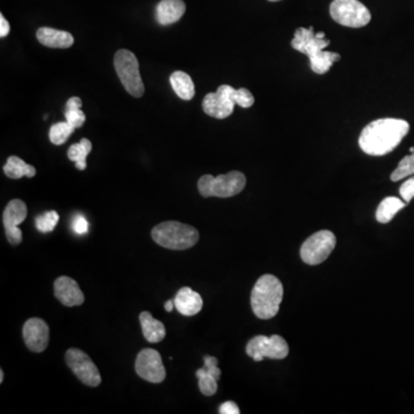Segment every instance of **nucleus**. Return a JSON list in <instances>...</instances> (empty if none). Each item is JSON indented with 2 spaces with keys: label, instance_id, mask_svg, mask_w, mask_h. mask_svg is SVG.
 Listing matches in <instances>:
<instances>
[{
  "label": "nucleus",
  "instance_id": "nucleus-1",
  "mask_svg": "<svg viewBox=\"0 0 414 414\" xmlns=\"http://www.w3.org/2000/svg\"><path fill=\"white\" fill-rule=\"evenodd\" d=\"M410 124L402 119H379L372 121L359 136V146L366 155H388L401 144L408 135Z\"/></svg>",
  "mask_w": 414,
  "mask_h": 414
},
{
  "label": "nucleus",
  "instance_id": "nucleus-2",
  "mask_svg": "<svg viewBox=\"0 0 414 414\" xmlns=\"http://www.w3.org/2000/svg\"><path fill=\"white\" fill-rule=\"evenodd\" d=\"M331 40L326 38L325 32H314V28H298L295 31L291 47L298 52L309 57L311 69L317 74H326L334 62L340 61L338 53L324 51L329 47Z\"/></svg>",
  "mask_w": 414,
  "mask_h": 414
},
{
  "label": "nucleus",
  "instance_id": "nucleus-3",
  "mask_svg": "<svg viewBox=\"0 0 414 414\" xmlns=\"http://www.w3.org/2000/svg\"><path fill=\"white\" fill-rule=\"evenodd\" d=\"M254 104V97L245 88L235 89L223 84L218 88L217 93H207L203 100V110L212 118L226 119L232 114L235 105L249 109Z\"/></svg>",
  "mask_w": 414,
  "mask_h": 414
},
{
  "label": "nucleus",
  "instance_id": "nucleus-4",
  "mask_svg": "<svg viewBox=\"0 0 414 414\" xmlns=\"http://www.w3.org/2000/svg\"><path fill=\"white\" fill-rule=\"evenodd\" d=\"M283 298V285L276 276L259 278L251 292V307L256 318L267 320L276 316Z\"/></svg>",
  "mask_w": 414,
  "mask_h": 414
},
{
  "label": "nucleus",
  "instance_id": "nucleus-5",
  "mask_svg": "<svg viewBox=\"0 0 414 414\" xmlns=\"http://www.w3.org/2000/svg\"><path fill=\"white\" fill-rule=\"evenodd\" d=\"M151 236L157 244L170 250H187L199 241L197 229L177 221L159 223L152 229Z\"/></svg>",
  "mask_w": 414,
  "mask_h": 414
},
{
  "label": "nucleus",
  "instance_id": "nucleus-6",
  "mask_svg": "<svg viewBox=\"0 0 414 414\" xmlns=\"http://www.w3.org/2000/svg\"><path fill=\"white\" fill-rule=\"evenodd\" d=\"M247 186L244 174L232 170L214 177L212 175H203L198 181V190L203 197L229 198L238 195Z\"/></svg>",
  "mask_w": 414,
  "mask_h": 414
},
{
  "label": "nucleus",
  "instance_id": "nucleus-7",
  "mask_svg": "<svg viewBox=\"0 0 414 414\" xmlns=\"http://www.w3.org/2000/svg\"><path fill=\"white\" fill-rule=\"evenodd\" d=\"M114 67L121 83L133 97H142L146 91L142 76L139 73V64L136 56L128 49H119L114 56Z\"/></svg>",
  "mask_w": 414,
  "mask_h": 414
},
{
  "label": "nucleus",
  "instance_id": "nucleus-8",
  "mask_svg": "<svg viewBox=\"0 0 414 414\" xmlns=\"http://www.w3.org/2000/svg\"><path fill=\"white\" fill-rule=\"evenodd\" d=\"M329 11L335 22L349 28H362L372 19L371 12L359 0H334Z\"/></svg>",
  "mask_w": 414,
  "mask_h": 414
},
{
  "label": "nucleus",
  "instance_id": "nucleus-9",
  "mask_svg": "<svg viewBox=\"0 0 414 414\" xmlns=\"http://www.w3.org/2000/svg\"><path fill=\"white\" fill-rule=\"evenodd\" d=\"M336 245V237L329 230L320 232L309 236L300 247V256L307 265H319L324 263Z\"/></svg>",
  "mask_w": 414,
  "mask_h": 414
},
{
  "label": "nucleus",
  "instance_id": "nucleus-10",
  "mask_svg": "<svg viewBox=\"0 0 414 414\" xmlns=\"http://www.w3.org/2000/svg\"><path fill=\"white\" fill-rule=\"evenodd\" d=\"M247 353L254 362H261L264 358L285 359L289 353L287 341L280 335L273 336L254 337L249 341L247 345Z\"/></svg>",
  "mask_w": 414,
  "mask_h": 414
},
{
  "label": "nucleus",
  "instance_id": "nucleus-11",
  "mask_svg": "<svg viewBox=\"0 0 414 414\" xmlns=\"http://www.w3.org/2000/svg\"><path fill=\"white\" fill-rule=\"evenodd\" d=\"M66 362L82 384L89 386H98L102 384L98 368L82 350L69 349L66 353Z\"/></svg>",
  "mask_w": 414,
  "mask_h": 414
},
{
  "label": "nucleus",
  "instance_id": "nucleus-12",
  "mask_svg": "<svg viewBox=\"0 0 414 414\" xmlns=\"http://www.w3.org/2000/svg\"><path fill=\"white\" fill-rule=\"evenodd\" d=\"M137 375L151 384H161L166 379V368L160 353L155 349H143L135 362Z\"/></svg>",
  "mask_w": 414,
  "mask_h": 414
},
{
  "label": "nucleus",
  "instance_id": "nucleus-13",
  "mask_svg": "<svg viewBox=\"0 0 414 414\" xmlns=\"http://www.w3.org/2000/svg\"><path fill=\"white\" fill-rule=\"evenodd\" d=\"M27 214V205L21 199H13L5 207L3 214L4 227L11 244L19 245L21 243L22 232L18 226L25 221Z\"/></svg>",
  "mask_w": 414,
  "mask_h": 414
},
{
  "label": "nucleus",
  "instance_id": "nucleus-14",
  "mask_svg": "<svg viewBox=\"0 0 414 414\" xmlns=\"http://www.w3.org/2000/svg\"><path fill=\"white\" fill-rule=\"evenodd\" d=\"M22 335H23L25 345L32 353H43L49 345V326L42 319L31 318L27 320L23 325Z\"/></svg>",
  "mask_w": 414,
  "mask_h": 414
},
{
  "label": "nucleus",
  "instance_id": "nucleus-15",
  "mask_svg": "<svg viewBox=\"0 0 414 414\" xmlns=\"http://www.w3.org/2000/svg\"><path fill=\"white\" fill-rule=\"evenodd\" d=\"M198 386L201 394L207 397L218 391V381L221 377V369L218 367V359L212 355H205L204 366L196 372Z\"/></svg>",
  "mask_w": 414,
  "mask_h": 414
},
{
  "label": "nucleus",
  "instance_id": "nucleus-16",
  "mask_svg": "<svg viewBox=\"0 0 414 414\" xmlns=\"http://www.w3.org/2000/svg\"><path fill=\"white\" fill-rule=\"evenodd\" d=\"M54 295L60 303L73 307L84 303V294L78 287V282L69 278L60 276L54 281Z\"/></svg>",
  "mask_w": 414,
  "mask_h": 414
},
{
  "label": "nucleus",
  "instance_id": "nucleus-17",
  "mask_svg": "<svg viewBox=\"0 0 414 414\" xmlns=\"http://www.w3.org/2000/svg\"><path fill=\"white\" fill-rule=\"evenodd\" d=\"M174 304L179 314L194 317L203 309V298L198 292L192 290L191 288L184 287L179 289L174 298Z\"/></svg>",
  "mask_w": 414,
  "mask_h": 414
},
{
  "label": "nucleus",
  "instance_id": "nucleus-18",
  "mask_svg": "<svg viewBox=\"0 0 414 414\" xmlns=\"http://www.w3.org/2000/svg\"><path fill=\"white\" fill-rule=\"evenodd\" d=\"M36 37L42 45L51 49H69L74 44V37L69 31L58 30L49 27L38 29Z\"/></svg>",
  "mask_w": 414,
  "mask_h": 414
},
{
  "label": "nucleus",
  "instance_id": "nucleus-19",
  "mask_svg": "<svg viewBox=\"0 0 414 414\" xmlns=\"http://www.w3.org/2000/svg\"><path fill=\"white\" fill-rule=\"evenodd\" d=\"M186 13V4L183 0H161L155 10L159 25H168L179 21Z\"/></svg>",
  "mask_w": 414,
  "mask_h": 414
},
{
  "label": "nucleus",
  "instance_id": "nucleus-20",
  "mask_svg": "<svg viewBox=\"0 0 414 414\" xmlns=\"http://www.w3.org/2000/svg\"><path fill=\"white\" fill-rule=\"evenodd\" d=\"M139 322L142 327L143 335L150 343H159L166 336V328L164 324L155 320L148 311L139 314Z\"/></svg>",
  "mask_w": 414,
  "mask_h": 414
},
{
  "label": "nucleus",
  "instance_id": "nucleus-21",
  "mask_svg": "<svg viewBox=\"0 0 414 414\" xmlns=\"http://www.w3.org/2000/svg\"><path fill=\"white\" fill-rule=\"evenodd\" d=\"M170 85L177 93V97L183 100H191L195 96V84L192 78L184 71H174L170 78Z\"/></svg>",
  "mask_w": 414,
  "mask_h": 414
},
{
  "label": "nucleus",
  "instance_id": "nucleus-22",
  "mask_svg": "<svg viewBox=\"0 0 414 414\" xmlns=\"http://www.w3.org/2000/svg\"><path fill=\"white\" fill-rule=\"evenodd\" d=\"M4 173L10 179H19L21 177H34L36 175V168L27 164L16 155H12L7 159V162L4 166Z\"/></svg>",
  "mask_w": 414,
  "mask_h": 414
},
{
  "label": "nucleus",
  "instance_id": "nucleus-23",
  "mask_svg": "<svg viewBox=\"0 0 414 414\" xmlns=\"http://www.w3.org/2000/svg\"><path fill=\"white\" fill-rule=\"evenodd\" d=\"M406 206V201H402L397 197H386L381 201L380 205L377 207V221L380 223H388L394 219L396 214L399 211L403 210Z\"/></svg>",
  "mask_w": 414,
  "mask_h": 414
},
{
  "label": "nucleus",
  "instance_id": "nucleus-24",
  "mask_svg": "<svg viewBox=\"0 0 414 414\" xmlns=\"http://www.w3.org/2000/svg\"><path fill=\"white\" fill-rule=\"evenodd\" d=\"M93 144L89 139L82 138L78 144H73L69 148V160L74 161L75 166L80 170H84L87 168V157L91 152Z\"/></svg>",
  "mask_w": 414,
  "mask_h": 414
},
{
  "label": "nucleus",
  "instance_id": "nucleus-25",
  "mask_svg": "<svg viewBox=\"0 0 414 414\" xmlns=\"http://www.w3.org/2000/svg\"><path fill=\"white\" fill-rule=\"evenodd\" d=\"M75 128L69 124V122H58L53 124L49 128V137L51 143L54 146H61L64 143L67 142V139L71 137V134L74 131Z\"/></svg>",
  "mask_w": 414,
  "mask_h": 414
},
{
  "label": "nucleus",
  "instance_id": "nucleus-26",
  "mask_svg": "<svg viewBox=\"0 0 414 414\" xmlns=\"http://www.w3.org/2000/svg\"><path fill=\"white\" fill-rule=\"evenodd\" d=\"M414 174V152L410 155H406L399 161L398 166L391 174V181L397 182L405 177H411Z\"/></svg>",
  "mask_w": 414,
  "mask_h": 414
},
{
  "label": "nucleus",
  "instance_id": "nucleus-27",
  "mask_svg": "<svg viewBox=\"0 0 414 414\" xmlns=\"http://www.w3.org/2000/svg\"><path fill=\"white\" fill-rule=\"evenodd\" d=\"M59 221V214L57 213L56 211H49L47 213L38 215L36 218V228L38 229V232H43V234H47L54 230L57 225Z\"/></svg>",
  "mask_w": 414,
  "mask_h": 414
},
{
  "label": "nucleus",
  "instance_id": "nucleus-28",
  "mask_svg": "<svg viewBox=\"0 0 414 414\" xmlns=\"http://www.w3.org/2000/svg\"><path fill=\"white\" fill-rule=\"evenodd\" d=\"M65 117L66 121L69 122V124L73 126L75 129L82 127L85 122V119H87L84 112L81 109L66 110Z\"/></svg>",
  "mask_w": 414,
  "mask_h": 414
},
{
  "label": "nucleus",
  "instance_id": "nucleus-29",
  "mask_svg": "<svg viewBox=\"0 0 414 414\" xmlns=\"http://www.w3.org/2000/svg\"><path fill=\"white\" fill-rule=\"evenodd\" d=\"M399 194L402 196L403 201L410 203L414 198V177L406 179L399 189Z\"/></svg>",
  "mask_w": 414,
  "mask_h": 414
},
{
  "label": "nucleus",
  "instance_id": "nucleus-30",
  "mask_svg": "<svg viewBox=\"0 0 414 414\" xmlns=\"http://www.w3.org/2000/svg\"><path fill=\"white\" fill-rule=\"evenodd\" d=\"M73 230H74L78 235H85L89 232V223L83 215H76L71 223Z\"/></svg>",
  "mask_w": 414,
  "mask_h": 414
},
{
  "label": "nucleus",
  "instance_id": "nucleus-31",
  "mask_svg": "<svg viewBox=\"0 0 414 414\" xmlns=\"http://www.w3.org/2000/svg\"><path fill=\"white\" fill-rule=\"evenodd\" d=\"M239 408L235 403L229 401L220 405L219 413L221 414H239Z\"/></svg>",
  "mask_w": 414,
  "mask_h": 414
},
{
  "label": "nucleus",
  "instance_id": "nucleus-32",
  "mask_svg": "<svg viewBox=\"0 0 414 414\" xmlns=\"http://www.w3.org/2000/svg\"><path fill=\"white\" fill-rule=\"evenodd\" d=\"M10 23L3 14H0V37H6L7 35L10 34Z\"/></svg>",
  "mask_w": 414,
  "mask_h": 414
},
{
  "label": "nucleus",
  "instance_id": "nucleus-33",
  "mask_svg": "<svg viewBox=\"0 0 414 414\" xmlns=\"http://www.w3.org/2000/svg\"><path fill=\"white\" fill-rule=\"evenodd\" d=\"M82 107V99L78 97H71L66 104V110L81 109Z\"/></svg>",
  "mask_w": 414,
  "mask_h": 414
},
{
  "label": "nucleus",
  "instance_id": "nucleus-34",
  "mask_svg": "<svg viewBox=\"0 0 414 414\" xmlns=\"http://www.w3.org/2000/svg\"><path fill=\"white\" fill-rule=\"evenodd\" d=\"M174 307H175L174 300H167V302L165 303V309H166L167 312H172V311L174 309Z\"/></svg>",
  "mask_w": 414,
  "mask_h": 414
},
{
  "label": "nucleus",
  "instance_id": "nucleus-35",
  "mask_svg": "<svg viewBox=\"0 0 414 414\" xmlns=\"http://www.w3.org/2000/svg\"><path fill=\"white\" fill-rule=\"evenodd\" d=\"M4 375H5V373H4L3 369H0V384L4 382Z\"/></svg>",
  "mask_w": 414,
  "mask_h": 414
},
{
  "label": "nucleus",
  "instance_id": "nucleus-36",
  "mask_svg": "<svg viewBox=\"0 0 414 414\" xmlns=\"http://www.w3.org/2000/svg\"><path fill=\"white\" fill-rule=\"evenodd\" d=\"M268 1H272V3H276V1H280V0H268Z\"/></svg>",
  "mask_w": 414,
  "mask_h": 414
},
{
  "label": "nucleus",
  "instance_id": "nucleus-37",
  "mask_svg": "<svg viewBox=\"0 0 414 414\" xmlns=\"http://www.w3.org/2000/svg\"><path fill=\"white\" fill-rule=\"evenodd\" d=\"M410 152H411V153H413V152H414V148H410Z\"/></svg>",
  "mask_w": 414,
  "mask_h": 414
}]
</instances>
